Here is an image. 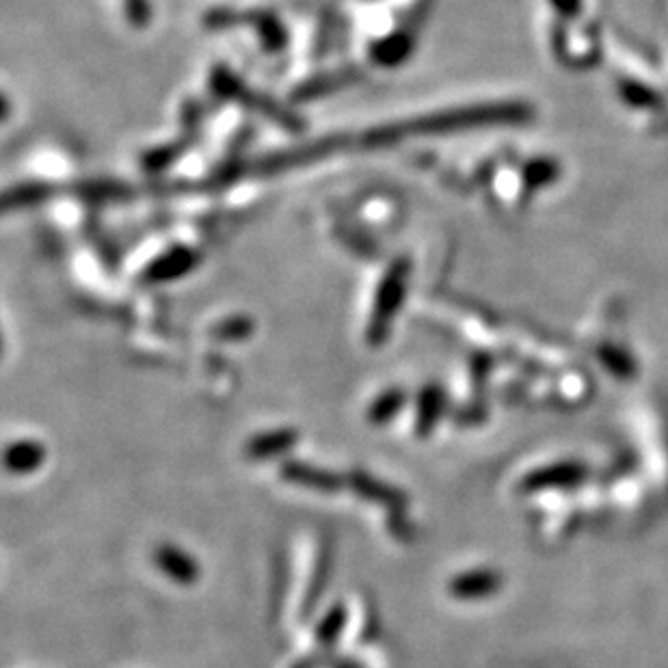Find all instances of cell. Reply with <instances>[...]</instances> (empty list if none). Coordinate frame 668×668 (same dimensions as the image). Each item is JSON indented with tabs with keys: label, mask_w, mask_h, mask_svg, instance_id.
<instances>
[{
	"label": "cell",
	"mask_w": 668,
	"mask_h": 668,
	"mask_svg": "<svg viewBox=\"0 0 668 668\" xmlns=\"http://www.w3.org/2000/svg\"><path fill=\"white\" fill-rule=\"evenodd\" d=\"M299 439L301 435L297 429H277L269 433H258L247 442L245 454L251 461L275 459L295 448L299 444Z\"/></svg>",
	"instance_id": "cell-4"
},
{
	"label": "cell",
	"mask_w": 668,
	"mask_h": 668,
	"mask_svg": "<svg viewBox=\"0 0 668 668\" xmlns=\"http://www.w3.org/2000/svg\"><path fill=\"white\" fill-rule=\"evenodd\" d=\"M48 459L46 446L39 439H16L5 448V467L13 476H26L37 472Z\"/></svg>",
	"instance_id": "cell-3"
},
{
	"label": "cell",
	"mask_w": 668,
	"mask_h": 668,
	"mask_svg": "<svg viewBox=\"0 0 668 668\" xmlns=\"http://www.w3.org/2000/svg\"><path fill=\"white\" fill-rule=\"evenodd\" d=\"M279 476H282L290 485H297V487L318 491V493H338L346 485V480L338 476L336 472H329V470H323V467H316V465L297 461V459L295 461L290 459L282 463V467H279Z\"/></svg>",
	"instance_id": "cell-2"
},
{
	"label": "cell",
	"mask_w": 668,
	"mask_h": 668,
	"mask_svg": "<svg viewBox=\"0 0 668 668\" xmlns=\"http://www.w3.org/2000/svg\"><path fill=\"white\" fill-rule=\"evenodd\" d=\"M405 403H407V394L403 390H398V387H392V390H387L381 396H377V400L370 405L368 422L374 426H383L387 422H392L398 413L403 411Z\"/></svg>",
	"instance_id": "cell-7"
},
{
	"label": "cell",
	"mask_w": 668,
	"mask_h": 668,
	"mask_svg": "<svg viewBox=\"0 0 668 668\" xmlns=\"http://www.w3.org/2000/svg\"><path fill=\"white\" fill-rule=\"evenodd\" d=\"M439 403H442V394L433 387L424 390L420 396V409H418V420H416V435L426 437L439 418Z\"/></svg>",
	"instance_id": "cell-9"
},
{
	"label": "cell",
	"mask_w": 668,
	"mask_h": 668,
	"mask_svg": "<svg viewBox=\"0 0 668 668\" xmlns=\"http://www.w3.org/2000/svg\"><path fill=\"white\" fill-rule=\"evenodd\" d=\"M152 560L156 569L163 573L167 580L180 586H193L202 578V565H199V560L176 543H160L152 554Z\"/></svg>",
	"instance_id": "cell-1"
},
{
	"label": "cell",
	"mask_w": 668,
	"mask_h": 668,
	"mask_svg": "<svg viewBox=\"0 0 668 668\" xmlns=\"http://www.w3.org/2000/svg\"><path fill=\"white\" fill-rule=\"evenodd\" d=\"M346 485H349L357 496H362L370 502L383 504V506H390V509L394 511L405 509L407 506V496L403 491L387 483H379L377 478H372L364 472H351L349 478H346Z\"/></svg>",
	"instance_id": "cell-5"
},
{
	"label": "cell",
	"mask_w": 668,
	"mask_h": 668,
	"mask_svg": "<svg viewBox=\"0 0 668 668\" xmlns=\"http://www.w3.org/2000/svg\"><path fill=\"white\" fill-rule=\"evenodd\" d=\"M346 623H349V610L342 604H333L316 625V643L320 647H333L340 640Z\"/></svg>",
	"instance_id": "cell-6"
},
{
	"label": "cell",
	"mask_w": 668,
	"mask_h": 668,
	"mask_svg": "<svg viewBox=\"0 0 668 668\" xmlns=\"http://www.w3.org/2000/svg\"><path fill=\"white\" fill-rule=\"evenodd\" d=\"M493 586V578L489 573H463V576L454 578L450 582V593L454 597H461V599H472V597H483L489 593V589Z\"/></svg>",
	"instance_id": "cell-8"
}]
</instances>
